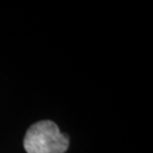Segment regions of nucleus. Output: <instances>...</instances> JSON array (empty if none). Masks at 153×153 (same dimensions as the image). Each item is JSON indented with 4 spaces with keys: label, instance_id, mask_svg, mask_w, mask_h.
<instances>
[{
    "label": "nucleus",
    "instance_id": "1",
    "mask_svg": "<svg viewBox=\"0 0 153 153\" xmlns=\"http://www.w3.org/2000/svg\"><path fill=\"white\" fill-rule=\"evenodd\" d=\"M69 136L61 133L51 120H41L31 125L24 137L27 153H65L69 147Z\"/></svg>",
    "mask_w": 153,
    "mask_h": 153
}]
</instances>
